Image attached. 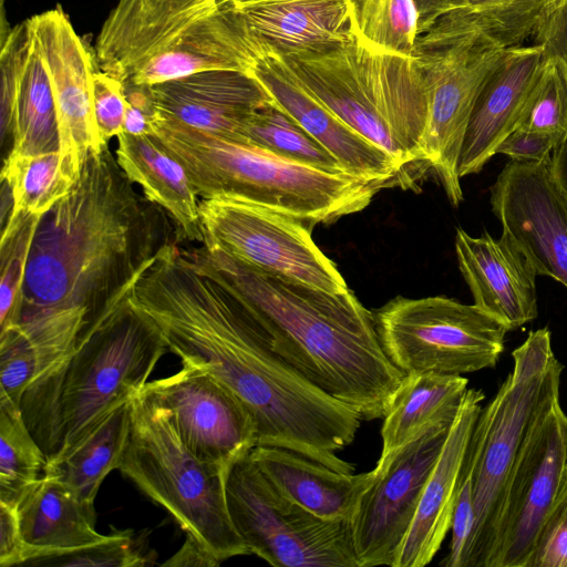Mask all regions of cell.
Listing matches in <instances>:
<instances>
[{
  "label": "cell",
  "instance_id": "6da1fadb",
  "mask_svg": "<svg viewBox=\"0 0 567 567\" xmlns=\"http://www.w3.org/2000/svg\"><path fill=\"white\" fill-rule=\"evenodd\" d=\"M182 238L140 194L109 146L91 150L72 190L41 216L30 248L18 326L37 377L72 353Z\"/></svg>",
  "mask_w": 567,
  "mask_h": 567
},
{
  "label": "cell",
  "instance_id": "7a4b0ae2",
  "mask_svg": "<svg viewBox=\"0 0 567 567\" xmlns=\"http://www.w3.org/2000/svg\"><path fill=\"white\" fill-rule=\"evenodd\" d=\"M132 297L182 364L208 373L246 405L256 422L257 445L287 449L331 470L354 472V464L337 453L355 439L361 414L277 354L238 301L196 270L177 246L156 257Z\"/></svg>",
  "mask_w": 567,
  "mask_h": 567
},
{
  "label": "cell",
  "instance_id": "3957f363",
  "mask_svg": "<svg viewBox=\"0 0 567 567\" xmlns=\"http://www.w3.org/2000/svg\"><path fill=\"white\" fill-rule=\"evenodd\" d=\"M179 251L228 291L275 352L311 383L354 408L362 420L384 417L405 374L384 353L373 313L351 290L315 288L214 247Z\"/></svg>",
  "mask_w": 567,
  "mask_h": 567
},
{
  "label": "cell",
  "instance_id": "277c9868",
  "mask_svg": "<svg viewBox=\"0 0 567 567\" xmlns=\"http://www.w3.org/2000/svg\"><path fill=\"white\" fill-rule=\"evenodd\" d=\"M132 293L72 353L27 386L19 405L48 462L138 394L168 349L161 329Z\"/></svg>",
  "mask_w": 567,
  "mask_h": 567
},
{
  "label": "cell",
  "instance_id": "5b68a950",
  "mask_svg": "<svg viewBox=\"0 0 567 567\" xmlns=\"http://www.w3.org/2000/svg\"><path fill=\"white\" fill-rule=\"evenodd\" d=\"M265 47L220 0H118L99 33L100 70L154 85L207 70L248 72Z\"/></svg>",
  "mask_w": 567,
  "mask_h": 567
},
{
  "label": "cell",
  "instance_id": "8992f818",
  "mask_svg": "<svg viewBox=\"0 0 567 567\" xmlns=\"http://www.w3.org/2000/svg\"><path fill=\"white\" fill-rule=\"evenodd\" d=\"M150 136L183 166L198 197H238L310 226L358 213L385 188L378 182L306 166L157 115Z\"/></svg>",
  "mask_w": 567,
  "mask_h": 567
},
{
  "label": "cell",
  "instance_id": "52a82bcc",
  "mask_svg": "<svg viewBox=\"0 0 567 567\" xmlns=\"http://www.w3.org/2000/svg\"><path fill=\"white\" fill-rule=\"evenodd\" d=\"M282 56L318 102L398 162L409 185L430 169L421 148L426 99L413 56L357 33L324 50Z\"/></svg>",
  "mask_w": 567,
  "mask_h": 567
},
{
  "label": "cell",
  "instance_id": "ba28073f",
  "mask_svg": "<svg viewBox=\"0 0 567 567\" xmlns=\"http://www.w3.org/2000/svg\"><path fill=\"white\" fill-rule=\"evenodd\" d=\"M118 470L220 563L250 555L229 515L228 474L199 461L167 410L143 390L131 400V430Z\"/></svg>",
  "mask_w": 567,
  "mask_h": 567
},
{
  "label": "cell",
  "instance_id": "9c48e42d",
  "mask_svg": "<svg viewBox=\"0 0 567 567\" xmlns=\"http://www.w3.org/2000/svg\"><path fill=\"white\" fill-rule=\"evenodd\" d=\"M504 49L452 12L417 32L412 56L422 78L426 121L423 158L453 206L463 200L458 161L477 96Z\"/></svg>",
  "mask_w": 567,
  "mask_h": 567
},
{
  "label": "cell",
  "instance_id": "30bf717a",
  "mask_svg": "<svg viewBox=\"0 0 567 567\" xmlns=\"http://www.w3.org/2000/svg\"><path fill=\"white\" fill-rule=\"evenodd\" d=\"M512 358V371L478 413L466 452L475 523L464 567H486L494 516L508 472L546 389L564 370L547 327L529 332Z\"/></svg>",
  "mask_w": 567,
  "mask_h": 567
},
{
  "label": "cell",
  "instance_id": "8fae6325",
  "mask_svg": "<svg viewBox=\"0 0 567 567\" xmlns=\"http://www.w3.org/2000/svg\"><path fill=\"white\" fill-rule=\"evenodd\" d=\"M373 317L384 353L405 375L494 368L508 332L475 305L439 296L395 297Z\"/></svg>",
  "mask_w": 567,
  "mask_h": 567
},
{
  "label": "cell",
  "instance_id": "7c38bea8",
  "mask_svg": "<svg viewBox=\"0 0 567 567\" xmlns=\"http://www.w3.org/2000/svg\"><path fill=\"white\" fill-rule=\"evenodd\" d=\"M233 524L248 547L275 567H358L351 519H324L286 498L250 455L226 481Z\"/></svg>",
  "mask_w": 567,
  "mask_h": 567
},
{
  "label": "cell",
  "instance_id": "4fadbf2b",
  "mask_svg": "<svg viewBox=\"0 0 567 567\" xmlns=\"http://www.w3.org/2000/svg\"><path fill=\"white\" fill-rule=\"evenodd\" d=\"M560 378L546 389L526 429L496 507L486 567H530L537 538L567 466Z\"/></svg>",
  "mask_w": 567,
  "mask_h": 567
},
{
  "label": "cell",
  "instance_id": "5bb4252c",
  "mask_svg": "<svg viewBox=\"0 0 567 567\" xmlns=\"http://www.w3.org/2000/svg\"><path fill=\"white\" fill-rule=\"evenodd\" d=\"M199 212L204 246L329 292L350 290L305 223L228 195L200 200Z\"/></svg>",
  "mask_w": 567,
  "mask_h": 567
},
{
  "label": "cell",
  "instance_id": "9a60e30c",
  "mask_svg": "<svg viewBox=\"0 0 567 567\" xmlns=\"http://www.w3.org/2000/svg\"><path fill=\"white\" fill-rule=\"evenodd\" d=\"M454 419L432 423L409 443L380 456L374 480L351 518L358 567H394Z\"/></svg>",
  "mask_w": 567,
  "mask_h": 567
},
{
  "label": "cell",
  "instance_id": "2e32d148",
  "mask_svg": "<svg viewBox=\"0 0 567 567\" xmlns=\"http://www.w3.org/2000/svg\"><path fill=\"white\" fill-rule=\"evenodd\" d=\"M143 391L163 405L181 440L203 463L228 474L257 446V426L246 405L208 373L182 364Z\"/></svg>",
  "mask_w": 567,
  "mask_h": 567
},
{
  "label": "cell",
  "instance_id": "e0dca14e",
  "mask_svg": "<svg viewBox=\"0 0 567 567\" xmlns=\"http://www.w3.org/2000/svg\"><path fill=\"white\" fill-rule=\"evenodd\" d=\"M495 217L537 276L567 288V196L540 162L509 161L491 186Z\"/></svg>",
  "mask_w": 567,
  "mask_h": 567
},
{
  "label": "cell",
  "instance_id": "ac0fdd59",
  "mask_svg": "<svg viewBox=\"0 0 567 567\" xmlns=\"http://www.w3.org/2000/svg\"><path fill=\"white\" fill-rule=\"evenodd\" d=\"M28 21L54 94L61 156L80 174L87 153L104 148L99 141L92 101L93 73L97 68L95 50L76 33L60 6Z\"/></svg>",
  "mask_w": 567,
  "mask_h": 567
},
{
  "label": "cell",
  "instance_id": "d6986e66",
  "mask_svg": "<svg viewBox=\"0 0 567 567\" xmlns=\"http://www.w3.org/2000/svg\"><path fill=\"white\" fill-rule=\"evenodd\" d=\"M274 101L329 150L351 174L384 187L409 183L384 150L346 125L296 79L284 56L265 44L250 71Z\"/></svg>",
  "mask_w": 567,
  "mask_h": 567
},
{
  "label": "cell",
  "instance_id": "ffe728a7",
  "mask_svg": "<svg viewBox=\"0 0 567 567\" xmlns=\"http://www.w3.org/2000/svg\"><path fill=\"white\" fill-rule=\"evenodd\" d=\"M455 252L477 308L507 331L517 330L537 317V274L506 234L494 238L484 231L473 237L460 227Z\"/></svg>",
  "mask_w": 567,
  "mask_h": 567
},
{
  "label": "cell",
  "instance_id": "44dd1931",
  "mask_svg": "<svg viewBox=\"0 0 567 567\" xmlns=\"http://www.w3.org/2000/svg\"><path fill=\"white\" fill-rule=\"evenodd\" d=\"M156 115L240 141L251 114L274 99L250 73L207 70L151 85Z\"/></svg>",
  "mask_w": 567,
  "mask_h": 567
},
{
  "label": "cell",
  "instance_id": "7402d4cb",
  "mask_svg": "<svg viewBox=\"0 0 567 567\" xmlns=\"http://www.w3.org/2000/svg\"><path fill=\"white\" fill-rule=\"evenodd\" d=\"M546 63L547 55L537 43L506 50L475 102L458 161L461 178L480 173L517 128Z\"/></svg>",
  "mask_w": 567,
  "mask_h": 567
},
{
  "label": "cell",
  "instance_id": "603a6c76",
  "mask_svg": "<svg viewBox=\"0 0 567 567\" xmlns=\"http://www.w3.org/2000/svg\"><path fill=\"white\" fill-rule=\"evenodd\" d=\"M484 398L481 390H466L394 567L426 566L451 530L462 467Z\"/></svg>",
  "mask_w": 567,
  "mask_h": 567
},
{
  "label": "cell",
  "instance_id": "cb8c5ba5",
  "mask_svg": "<svg viewBox=\"0 0 567 567\" xmlns=\"http://www.w3.org/2000/svg\"><path fill=\"white\" fill-rule=\"evenodd\" d=\"M251 32L282 55L316 52L355 33L352 0H230Z\"/></svg>",
  "mask_w": 567,
  "mask_h": 567
},
{
  "label": "cell",
  "instance_id": "d4e9b609",
  "mask_svg": "<svg viewBox=\"0 0 567 567\" xmlns=\"http://www.w3.org/2000/svg\"><path fill=\"white\" fill-rule=\"evenodd\" d=\"M265 477L286 498L324 519H351L374 480V471L348 474L276 446L249 453Z\"/></svg>",
  "mask_w": 567,
  "mask_h": 567
},
{
  "label": "cell",
  "instance_id": "484cf974",
  "mask_svg": "<svg viewBox=\"0 0 567 567\" xmlns=\"http://www.w3.org/2000/svg\"><path fill=\"white\" fill-rule=\"evenodd\" d=\"M17 517L25 561L72 551L105 538L95 529V509L56 477L45 474L19 498Z\"/></svg>",
  "mask_w": 567,
  "mask_h": 567
},
{
  "label": "cell",
  "instance_id": "4316f807",
  "mask_svg": "<svg viewBox=\"0 0 567 567\" xmlns=\"http://www.w3.org/2000/svg\"><path fill=\"white\" fill-rule=\"evenodd\" d=\"M117 141L116 159L127 178L169 215L183 241L203 243L200 202L183 166L150 134L122 132Z\"/></svg>",
  "mask_w": 567,
  "mask_h": 567
},
{
  "label": "cell",
  "instance_id": "83f0119b",
  "mask_svg": "<svg viewBox=\"0 0 567 567\" xmlns=\"http://www.w3.org/2000/svg\"><path fill=\"white\" fill-rule=\"evenodd\" d=\"M467 385L462 375L406 374L383 417L380 456L409 443L432 423L454 417Z\"/></svg>",
  "mask_w": 567,
  "mask_h": 567
},
{
  "label": "cell",
  "instance_id": "f1b7e54d",
  "mask_svg": "<svg viewBox=\"0 0 567 567\" xmlns=\"http://www.w3.org/2000/svg\"><path fill=\"white\" fill-rule=\"evenodd\" d=\"M11 117L12 144L8 154L31 156L60 151L54 94L32 32L16 81Z\"/></svg>",
  "mask_w": 567,
  "mask_h": 567
},
{
  "label": "cell",
  "instance_id": "f546056e",
  "mask_svg": "<svg viewBox=\"0 0 567 567\" xmlns=\"http://www.w3.org/2000/svg\"><path fill=\"white\" fill-rule=\"evenodd\" d=\"M131 430V401L110 412L82 441L59 458L48 462L45 474L69 486L94 507L101 483L120 467Z\"/></svg>",
  "mask_w": 567,
  "mask_h": 567
},
{
  "label": "cell",
  "instance_id": "4dcf8cb0",
  "mask_svg": "<svg viewBox=\"0 0 567 567\" xmlns=\"http://www.w3.org/2000/svg\"><path fill=\"white\" fill-rule=\"evenodd\" d=\"M79 175L66 165L60 151L31 156L8 154L1 181L10 188L12 212L42 216L72 190Z\"/></svg>",
  "mask_w": 567,
  "mask_h": 567
},
{
  "label": "cell",
  "instance_id": "1f68e13d",
  "mask_svg": "<svg viewBox=\"0 0 567 567\" xmlns=\"http://www.w3.org/2000/svg\"><path fill=\"white\" fill-rule=\"evenodd\" d=\"M240 142L306 166L330 173H349L329 150L274 100L247 120L240 133Z\"/></svg>",
  "mask_w": 567,
  "mask_h": 567
},
{
  "label": "cell",
  "instance_id": "d6a6232c",
  "mask_svg": "<svg viewBox=\"0 0 567 567\" xmlns=\"http://www.w3.org/2000/svg\"><path fill=\"white\" fill-rule=\"evenodd\" d=\"M47 464L20 405L0 395V502L14 507L21 495L44 475Z\"/></svg>",
  "mask_w": 567,
  "mask_h": 567
},
{
  "label": "cell",
  "instance_id": "836d02e7",
  "mask_svg": "<svg viewBox=\"0 0 567 567\" xmlns=\"http://www.w3.org/2000/svg\"><path fill=\"white\" fill-rule=\"evenodd\" d=\"M559 0H463L451 11L465 27L495 44L509 49L535 34L547 12Z\"/></svg>",
  "mask_w": 567,
  "mask_h": 567
},
{
  "label": "cell",
  "instance_id": "e575fe53",
  "mask_svg": "<svg viewBox=\"0 0 567 567\" xmlns=\"http://www.w3.org/2000/svg\"><path fill=\"white\" fill-rule=\"evenodd\" d=\"M41 216L12 212L1 226L0 333L19 322L27 261Z\"/></svg>",
  "mask_w": 567,
  "mask_h": 567
},
{
  "label": "cell",
  "instance_id": "d590c367",
  "mask_svg": "<svg viewBox=\"0 0 567 567\" xmlns=\"http://www.w3.org/2000/svg\"><path fill=\"white\" fill-rule=\"evenodd\" d=\"M357 34L385 51L412 56L419 31L413 0H352Z\"/></svg>",
  "mask_w": 567,
  "mask_h": 567
},
{
  "label": "cell",
  "instance_id": "8d00e7d4",
  "mask_svg": "<svg viewBox=\"0 0 567 567\" xmlns=\"http://www.w3.org/2000/svg\"><path fill=\"white\" fill-rule=\"evenodd\" d=\"M517 128L567 137V80L549 58L523 110Z\"/></svg>",
  "mask_w": 567,
  "mask_h": 567
},
{
  "label": "cell",
  "instance_id": "74e56055",
  "mask_svg": "<svg viewBox=\"0 0 567 567\" xmlns=\"http://www.w3.org/2000/svg\"><path fill=\"white\" fill-rule=\"evenodd\" d=\"M133 530H115L104 539L68 553L41 557L30 561L32 566H114L133 567L153 565Z\"/></svg>",
  "mask_w": 567,
  "mask_h": 567
},
{
  "label": "cell",
  "instance_id": "f35d334b",
  "mask_svg": "<svg viewBox=\"0 0 567 567\" xmlns=\"http://www.w3.org/2000/svg\"><path fill=\"white\" fill-rule=\"evenodd\" d=\"M38 372V357L29 341L17 330L0 333V395L20 404Z\"/></svg>",
  "mask_w": 567,
  "mask_h": 567
},
{
  "label": "cell",
  "instance_id": "ab89813d",
  "mask_svg": "<svg viewBox=\"0 0 567 567\" xmlns=\"http://www.w3.org/2000/svg\"><path fill=\"white\" fill-rule=\"evenodd\" d=\"M530 567H567V466L540 528Z\"/></svg>",
  "mask_w": 567,
  "mask_h": 567
},
{
  "label": "cell",
  "instance_id": "60d3db41",
  "mask_svg": "<svg viewBox=\"0 0 567 567\" xmlns=\"http://www.w3.org/2000/svg\"><path fill=\"white\" fill-rule=\"evenodd\" d=\"M92 101L99 141L105 147L113 136L123 132L126 99L123 83L99 65L93 73Z\"/></svg>",
  "mask_w": 567,
  "mask_h": 567
},
{
  "label": "cell",
  "instance_id": "b9f144b4",
  "mask_svg": "<svg viewBox=\"0 0 567 567\" xmlns=\"http://www.w3.org/2000/svg\"><path fill=\"white\" fill-rule=\"evenodd\" d=\"M474 523L472 468L465 456L452 518L450 550L442 566L464 567Z\"/></svg>",
  "mask_w": 567,
  "mask_h": 567
},
{
  "label": "cell",
  "instance_id": "7bdbcfd3",
  "mask_svg": "<svg viewBox=\"0 0 567 567\" xmlns=\"http://www.w3.org/2000/svg\"><path fill=\"white\" fill-rule=\"evenodd\" d=\"M535 43L543 47L567 80V1L556 3L535 32Z\"/></svg>",
  "mask_w": 567,
  "mask_h": 567
},
{
  "label": "cell",
  "instance_id": "ee69618b",
  "mask_svg": "<svg viewBox=\"0 0 567 567\" xmlns=\"http://www.w3.org/2000/svg\"><path fill=\"white\" fill-rule=\"evenodd\" d=\"M560 143L549 134L516 128L498 145L496 154L517 162H540L549 157Z\"/></svg>",
  "mask_w": 567,
  "mask_h": 567
},
{
  "label": "cell",
  "instance_id": "f6af8a7d",
  "mask_svg": "<svg viewBox=\"0 0 567 567\" xmlns=\"http://www.w3.org/2000/svg\"><path fill=\"white\" fill-rule=\"evenodd\" d=\"M126 112L123 132L132 135L151 134V123L156 114L151 85L123 83Z\"/></svg>",
  "mask_w": 567,
  "mask_h": 567
},
{
  "label": "cell",
  "instance_id": "bcb514c9",
  "mask_svg": "<svg viewBox=\"0 0 567 567\" xmlns=\"http://www.w3.org/2000/svg\"><path fill=\"white\" fill-rule=\"evenodd\" d=\"M24 561L25 547L16 508L0 502V565L10 567Z\"/></svg>",
  "mask_w": 567,
  "mask_h": 567
},
{
  "label": "cell",
  "instance_id": "7dc6e473",
  "mask_svg": "<svg viewBox=\"0 0 567 567\" xmlns=\"http://www.w3.org/2000/svg\"><path fill=\"white\" fill-rule=\"evenodd\" d=\"M220 561L198 540L186 534L182 547L162 566L169 567H215Z\"/></svg>",
  "mask_w": 567,
  "mask_h": 567
},
{
  "label": "cell",
  "instance_id": "c3c4849f",
  "mask_svg": "<svg viewBox=\"0 0 567 567\" xmlns=\"http://www.w3.org/2000/svg\"><path fill=\"white\" fill-rule=\"evenodd\" d=\"M419 16V31L426 29L440 17L457 10L463 0H413ZM417 31V32H419Z\"/></svg>",
  "mask_w": 567,
  "mask_h": 567
},
{
  "label": "cell",
  "instance_id": "681fc988",
  "mask_svg": "<svg viewBox=\"0 0 567 567\" xmlns=\"http://www.w3.org/2000/svg\"><path fill=\"white\" fill-rule=\"evenodd\" d=\"M221 2H229L230 0H220Z\"/></svg>",
  "mask_w": 567,
  "mask_h": 567
},
{
  "label": "cell",
  "instance_id": "f907efd6",
  "mask_svg": "<svg viewBox=\"0 0 567 567\" xmlns=\"http://www.w3.org/2000/svg\"><path fill=\"white\" fill-rule=\"evenodd\" d=\"M559 1H567V0H559Z\"/></svg>",
  "mask_w": 567,
  "mask_h": 567
}]
</instances>
